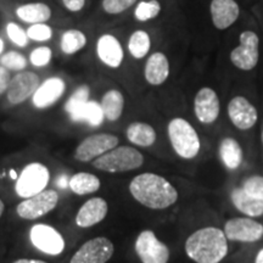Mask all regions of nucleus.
Wrapping results in <instances>:
<instances>
[{"instance_id":"obj_20","label":"nucleus","mask_w":263,"mask_h":263,"mask_svg":"<svg viewBox=\"0 0 263 263\" xmlns=\"http://www.w3.org/2000/svg\"><path fill=\"white\" fill-rule=\"evenodd\" d=\"M170 76V61L163 52H154L147 58L144 67V77L151 85H161Z\"/></svg>"},{"instance_id":"obj_24","label":"nucleus","mask_w":263,"mask_h":263,"mask_svg":"<svg viewBox=\"0 0 263 263\" xmlns=\"http://www.w3.org/2000/svg\"><path fill=\"white\" fill-rule=\"evenodd\" d=\"M219 156L227 168L236 170L242 162V149L234 138H224L219 144Z\"/></svg>"},{"instance_id":"obj_45","label":"nucleus","mask_w":263,"mask_h":263,"mask_svg":"<svg viewBox=\"0 0 263 263\" xmlns=\"http://www.w3.org/2000/svg\"><path fill=\"white\" fill-rule=\"evenodd\" d=\"M11 178H14V179L17 178V176H16V172H15V171H11Z\"/></svg>"},{"instance_id":"obj_28","label":"nucleus","mask_w":263,"mask_h":263,"mask_svg":"<svg viewBox=\"0 0 263 263\" xmlns=\"http://www.w3.org/2000/svg\"><path fill=\"white\" fill-rule=\"evenodd\" d=\"M151 48V39L149 33L145 31H136L132 33L128 41V51L134 59H140L145 58L149 54Z\"/></svg>"},{"instance_id":"obj_33","label":"nucleus","mask_w":263,"mask_h":263,"mask_svg":"<svg viewBox=\"0 0 263 263\" xmlns=\"http://www.w3.org/2000/svg\"><path fill=\"white\" fill-rule=\"evenodd\" d=\"M6 33H8V37L10 38V41L14 43V44L18 45V47L21 48L27 47L29 38L27 35V32H26L21 26L15 24V22H10V24L6 26Z\"/></svg>"},{"instance_id":"obj_43","label":"nucleus","mask_w":263,"mask_h":263,"mask_svg":"<svg viewBox=\"0 0 263 263\" xmlns=\"http://www.w3.org/2000/svg\"><path fill=\"white\" fill-rule=\"evenodd\" d=\"M4 209H5L4 202H3V201H2V199H0V218H2L3 212H4Z\"/></svg>"},{"instance_id":"obj_6","label":"nucleus","mask_w":263,"mask_h":263,"mask_svg":"<svg viewBox=\"0 0 263 263\" xmlns=\"http://www.w3.org/2000/svg\"><path fill=\"white\" fill-rule=\"evenodd\" d=\"M49 180H50V173L44 164H27L16 180L15 190L20 197L27 199L45 190Z\"/></svg>"},{"instance_id":"obj_13","label":"nucleus","mask_w":263,"mask_h":263,"mask_svg":"<svg viewBox=\"0 0 263 263\" xmlns=\"http://www.w3.org/2000/svg\"><path fill=\"white\" fill-rule=\"evenodd\" d=\"M194 112L197 120L203 124L216 122L221 112V103L212 88L203 87L197 91L194 99Z\"/></svg>"},{"instance_id":"obj_36","label":"nucleus","mask_w":263,"mask_h":263,"mask_svg":"<svg viewBox=\"0 0 263 263\" xmlns=\"http://www.w3.org/2000/svg\"><path fill=\"white\" fill-rule=\"evenodd\" d=\"M52 52L51 49L48 47H39L34 49L29 55V61L35 67H44L51 61Z\"/></svg>"},{"instance_id":"obj_16","label":"nucleus","mask_w":263,"mask_h":263,"mask_svg":"<svg viewBox=\"0 0 263 263\" xmlns=\"http://www.w3.org/2000/svg\"><path fill=\"white\" fill-rule=\"evenodd\" d=\"M210 14L213 26L219 31H224L239 18L240 6L235 0H211Z\"/></svg>"},{"instance_id":"obj_37","label":"nucleus","mask_w":263,"mask_h":263,"mask_svg":"<svg viewBox=\"0 0 263 263\" xmlns=\"http://www.w3.org/2000/svg\"><path fill=\"white\" fill-rule=\"evenodd\" d=\"M241 188L244 189L249 195L263 200V177L262 176L250 177V178L245 180Z\"/></svg>"},{"instance_id":"obj_18","label":"nucleus","mask_w":263,"mask_h":263,"mask_svg":"<svg viewBox=\"0 0 263 263\" xmlns=\"http://www.w3.org/2000/svg\"><path fill=\"white\" fill-rule=\"evenodd\" d=\"M108 211L107 202L101 197H93L83 203L76 216V224L81 228L93 227L106 217Z\"/></svg>"},{"instance_id":"obj_14","label":"nucleus","mask_w":263,"mask_h":263,"mask_svg":"<svg viewBox=\"0 0 263 263\" xmlns=\"http://www.w3.org/2000/svg\"><path fill=\"white\" fill-rule=\"evenodd\" d=\"M41 85L39 77L34 72L25 71L16 74L10 81L8 88V100L10 104L17 105L24 103L28 98L34 95Z\"/></svg>"},{"instance_id":"obj_5","label":"nucleus","mask_w":263,"mask_h":263,"mask_svg":"<svg viewBox=\"0 0 263 263\" xmlns=\"http://www.w3.org/2000/svg\"><path fill=\"white\" fill-rule=\"evenodd\" d=\"M230 61L240 71H251L259 60V38L254 31H244L239 37V45L230 51Z\"/></svg>"},{"instance_id":"obj_41","label":"nucleus","mask_w":263,"mask_h":263,"mask_svg":"<svg viewBox=\"0 0 263 263\" xmlns=\"http://www.w3.org/2000/svg\"><path fill=\"white\" fill-rule=\"evenodd\" d=\"M14 263H47L44 261H41V259H27V258H22V259H17Z\"/></svg>"},{"instance_id":"obj_2","label":"nucleus","mask_w":263,"mask_h":263,"mask_svg":"<svg viewBox=\"0 0 263 263\" xmlns=\"http://www.w3.org/2000/svg\"><path fill=\"white\" fill-rule=\"evenodd\" d=\"M185 252L195 263H219L228 254V239L216 227H206L186 239Z\"/></svg>"},{"instance_id":"obj_42","label":"nucleus","mask_w":263,"mask_h":263,"mask_svg":"<svg viewBox=\"0 0 263 263\" xmlns=\"http://www.w3.org/2000/svg\"><path fill=\"white\" fill-rule=\"evenodd\" d=\"M255 263H263V249L259 250L257 256H256Z\"/></svg>"},{"instance_id":"obj_11","label":"nucleus","mask_w":263,"mask_h":263,"mask_svg":"<svg viewBox=\"0 0 263 263\" xmlns=\"http://www.w3.org/2000/svg\"><path fill=\"white\" fill-rule=\"evenodd\" d=\"M29 239L35 249L43 254L58 256L65 249V240L57 229L48 224H35L29 232Z\"/></svg>"},{"instance_id":"obj_29","label":"nucleus","mask_w":263,"mask_h":263,"mask_svg":"<svg viewBox=\"0 0 263 263\" xmlns=\"http://www.w3.org/2000/svg\"><path fill=\"white\" fill-rule=\"evenodd\" d=\"M87 44V37L78 29H68L61 37V50L67 55H73Z\"/></svg>"},{"instance_id":"obj_3","label":"nucleus","mask_w":263,"mask_h":263,"mask_svg":"<svg viewBox=\"0 0 263 263\" xmlns=\"http://www.w3.org/2000/svg\"><path fill=\"white\" fill-rule=\"evenodd\" d=\"M168 138L174 153L185 160L197 156L201 149V141L192 124L182 117H176L168 123Z\"/></svg>"},{"instance_id":"obj_46","label":"nucleus","mask_w":263,"mask_h":263,"mask_svg":"<svg viewBox=\"0 0 263 263\" xmlns=\"http://www.w3.org/2000/svg\"><path fill=\"white\" fill-rule=\"evenodd\" d=\"M261 140H262V144H263V130H262V134H261Z\"/></svg>"},{"instance_id":"obj_10","label":"nucleus","mask_w":263,"mask_h":263,"mask_svg":"<svg viewBox=\"0 0 263 263\" xmlns=\"http://www.w3.org/2000/svg\"><path fill=\"white\" fill-rule=\"evenodd\" d=\"M114 252L112 241L105 236H98L84 242L72 256L70 263H106Z\"/></svg>"},{"instance_id":"obj_15","label":"nucleus","mask_w":263,"mask_h":263,"mask_svg":"<svg viewBox=\"0 0 263 263\" xmlns=\"http://www.w3.org/2000/svg\"><path fill=\"white\" fill-rule=\"evenodd\" d=\"M228 117L230 122L240 130L251 129L258 120L256 107L244 97H234L228 104Z\"/></svg>"},{"instance_id":"obj_40","label":"nucleus","mask_w":263,"mask_h":263,"mask_svg":"<svg viewBox=\"0 0 263 263\" xmlns=\"http://www.w3.org/2000/svg\"><path fill=\"white\" fill-rule=\"evenodd\" d=\"M68 183H70V180L67 179V177H66V176H61L60 178L57 180V184L59 185V188H61V189L67 188Z\"/></svg>"},{"instance_id":"obj_27","label":"nucleus","mask_w":263,"mask_h":263,"mask_svg":"<svg viewBox=\"0 0 263 263\" xmlns=\"http://www.w3.org/2000/svg\"><path fill=\"white\" fill-rule=\"evenodd\" d=\"M89 101V87L82 85L71 95L68 101L66 103V111L70 115L71 120L74 122H81L82 112H83L85 105Z\"/></svg>"},{"instance_id":"obj_26","label":"nucleus","mask_w":263,"mask_h":263,"mask_svg":"<svg viewBox=\"0 0 263 263\" xmlns=\"http://www.w3.org/2000/svg\"><path fill=\"white\" fill-rule=\"evenodd\" d=\"M68 186L77 195H87L100 189V179L91 173L80 172L71 177Z\"/></svg>"},{"instance_id":"obj_25","label":"nucleus","mask_w":263,"mask_h":263,"mask_svg":"<svg viewBox=\"0 0 263 263\" xmlns=\"http://www.w3.org/2000/svg\"><path fill=\"white\" fill-rule=\"evenodd\" d=\"M101 108H103L104 116L107 121L115 122L122 116L124 107L123 94L117 89H111L104 94L101 100Z\"/></svg>"},{"instance_id":"obj_23","label":"nucleus","mask_w":263,"mask_h":263,"mask_svg":"<svg viewBox=\"0 0 263 263\" xmlns=\"http://www.w3.org/2000/svg\"><path fill=\"white\" fill-rule=\"evenodd\" d=\"M126 136L132 144L143 147H149L156 141L155 129L144 122L130 123L127 128Z\"/></svg>"},{"instance_id":"obj_39","label":"nucleus","mask_w":263,"mask_h":263,"mask_svg":"<svg viewBox=\"0 0 263 263\" xmlns=\"http://www.w3.org/2000/svg\"><path fill=\"white\" fill-rule=\"evenodd\" d=\"M65 8L71 12H78L83 9L85 0H62Z\"/></svg>"},{"instance_id":"obj_7","label":"nucleus","mask_w":263,"mask_h":263,"mask_svg":"<svg viewBox=\"0 0 263 263\" xmlns=\"http://www.w3.org/2000/svg\"><path fill=\"white\" fill-rule=\"evenodd\" d=\"M134 248L141 263H167L170 259V249L157 239L153 230H143Z\"/></svg>"},{"instance_id":"obj_22","label":"nucleus","mask_w":263,"mask_h":263,"mask_svg":"<svg viewBox=\"0 0 263 263\" xmlns=\"http://www.w3.org/2000/svg\"><path fill=\"white\" fill-rule=\"evenodd\" d=\"M16 15L20 20L27 24H44L51 17V9L43 3H29L18 6L16 9Z\"/></svg>"},{"instance_id":"obj_35","label":"nucleus","mask_w":263,"mask_h":263,"mask_svg":"<svg viewBox=\"0 0 263 263\" xmlns=\"http://www.w3.org/2000/svg\"><path fill=\"white\" fill-rule=\"evenodd\" d=\"M136 3L137 0H103V9L107 14L118 15L122 14Z\"/></svg>"},{"instance_id":"obj_32","label":"nucleus","mask_w":263,"mask_h":263,"mask_svg":"<svg viewBox=\"0 0 263 263\" xmlns=\"http://www.w3.org/2000/svg\"><path fill=\"white\" fill-rule=\"evenodd\" d=\"M0 64L8 70L21 71L27 66V59L17 51H9L0 59Z\"/></svg>"},{"instance_id":"obj_8","label":"nucleus","mask_w":263,"mask_h":263,"mask_svg":"<svg viewBox=\"0 0 263 263\" xmlns=\"http://www.w3.org/2000/svg\"><path fill=\"white\" fill-rule=\"evenodd\" d=\"M58 202L59 195L55 190H43L18 203L16 212L24 219H37L52 211L58 206Z\"/></svg>"},{"instance_id":"obj_34","label":"nucleus","mask_w":263,"mask_h":263,"mask_svg":"<svg viewBox=\"0 0 263 263\" xmlns=\"http://www.w3.org/2000/svg\"><path fill=\"white\" fill-rule=\"evenodd\" d=\"M27 35L34 42H47L52 37V29L45 24H35L27 29Z\"/></svg>"},{"instance_id":"obj_12","label":"nucleus","mask_w":263,"mask_h":263,"mask_svg":"<svg viewBox=\"0 0 263 263\" xmlns=\"http://www.w3.org/2000/svg\"><path fill=\"white\" fill-rule=\"evenodd\" d=\"M223 232L233 241L255 242L263 236V226L251 218L235 217L226 222Z\"/></svg>"},{"instance_id":"obj_21","label":"nucleus","mask_w":263,"mask_h":263,"mask_svg":"<svg viewBox=\"0 0 263 263\" xmlns=\"http://www.w3.org/2000/svg\"><path fill=\"white\" fill-rule=\"evenodd\" d=\"M233 205L240 212L250 217H258L263 215V200L249 195L242 188H236L230 195Z\"/></svg>"},{"instance_id":"obj_44","label":"nucleus","mask_w":263,"mask_h":263,"mask_svg":"<svg viewBox=\"0 0 263 263\" xmlns=\"http://www.w3.org/2000/svg\"><path fill=\"white\" fill-rule=\"evenodd\" d=\"M3 50H4V42H3L2 39H0V54H2Z\"/></svg>"},{"instance_id":"obj_1","label":"nucleus","mask_w":263,"mask_h":263,"mask_svg":"<svg viewBox=\"0 0 263 263\" xmlns=\"http://www.w3.org/2000/svg\"><path fill=\"white\" fill-rule=\"evenodd\" d=\"M132 196L153 210L168 209L178 200V192L168 180L156 173H141L129 184Z\"/></svg>"},{"instance_id":"obj_9","label":"nucleus","mask_w":263,"mask_h":263,"mask_svg":"<svg viewBox=\"0 0 263 263\" xmlns=\"http://www.w3.org/2000/svg\"><path fill=\"white\" fill-rule=\"evenodd\" d=\"M118 145V138L110 133H99L85 138L74 151V159L89 162Z\"/></svg>"},{"instance_id":"obj_4","label":"nucleus","mask_w":263,"mask_h":263,"mask_svg":"<svg viewBox=\"0 0 263 263\" xmlns=\"http://www.w3.org/2000/svg\"><path fill=\"white\" fill-rule=\"evenodd\" d=\"M143 163L144 156L140 151L130 146H116L95 159L93 166L103 172L121 173L139 168Z\"/></svg>"},{"instance_id":"obj_19","label":"nucleus","mask_w":263,"mask_h":263,"mask_svg":"<svg viewBox=\"0 0 263 263\" xmlns=\"http://www.w3.org/2000/svg\"><path fill=\"white\" fill-rule=\"evenodd\" d=\"M65 91V82L59 77L49 78L32 97L33 105L37 108H47L54 105Z\"/></svg>"},{"instance_id":"obj_31","label":"nucleus","mask_w":263,"mask_h":263,"mask_svg":"<svg viewBox=\"0 0 263 263\" xmlns=\"http://www.w3.org/2000/svg\"><path fill=\"white\" fill-rule=\"evenodd\" d=\"M104 112L101 105L98 104L97 101H88L85 105L83 112H82L81 122H87L93 127H98L103 123L104 121Z\"/></svg>"},{"instance_id":"obj_17","label":"nucleus","mask_w":263,"mask_h":263,"mask_svg":"<svg viewBox=\"0 0 263 263\" xmlns=\"http://www.w3.org/2000/svg\"><path fill=\"white\" fill-rule=\"evenodd\" d=\"M97 54L100 61L110 68H118L123 62V48L112 34H103L98 39Z\"/></svg>"},{"instance_id":"obj_30","label":"nucleus","mask_w":263,"mask_h":263,"mask_svg":"<svg viewBox=\"0 0 263 263\" xmlns=\"http://www.w3.org/2000/svg\"><path fill=\"white\" fill-rule=\"evenodd\" d=\"M161 12V4L157 0H149V2H140L137 5L134 16L138 21L146 22L156 18Z\"/></svg>"},{"instance_id":"obj_38","label":"nucleus","mask_w":263,"mask_h":263,"mask_svg":"<svg viewBox=\"0 0 263 263\" xmlns=\"http://www.w3.org/2000/svg\"><path fill=\"white\" fill-rule=\"evenodd\" d=\"M10 81H11V78H10L9 70L0 65V95L8 90Z\"/></svg>"}]
</instances>
